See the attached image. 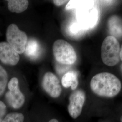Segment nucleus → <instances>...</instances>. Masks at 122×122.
Instances as JSON below:
<instances>
[{
    "label": "nucleus",
    "instance_id": "f257e3e1",
    "mask_svg": "<svg viewBox=\"0 0 122 122\" xmlns=\"http://www.w3.org/2000/svg\"><path fill=\"white\" fill-rule=\"evenodd\" d=\"M90 87L92 92L98 96L112 98L120 92L122 85L119 79L113 74L102 72L93 77Z\"/></svg>",
    "mask_w": 122,
    "mask_h": 122
},
{
    "label": "nucleus",
    "instance_id": "f03ea898",
    "mask_svg": "<svg viewBox=\"0 0 122 122\" xmlns=\"http://www.w3.org/2000/svg\"><path fill=\"white\" fill-rule=\"evenodd\" d=\"M120 46L118 40L112 36L105 38L101 47V57L106 65L113 66L120 60Z\"/></svg>",
    "mask_w": 122,
    "mask_h": 122
},
{
    "label": "nucleus",
    "instance_id": "7ed1b4c3",
    "mask_svg": "<svg viewBox=\"0 0 122 122\" xmlns=\"http://www.w3.org/2000/svg\"><path fill=\"white\" fill-rule=\"evenodd\" d=\"M53 54L56 60L65 65H72L76 62L77 56L72 46L63 39H57L52 46Z\"/></svg>",
    "mask_w": 122,
    "mask_h": 122
},
{
    "label": "nucleus",
    "instance_id": "20e7f679",
    "mask_svg": "<svg viewBox=\"0 0 122 122\" xmlns=\"http://www.w3.org/2000/svg\"><path fill=\"white\" fill-rule=\"evenodd\" d=\"M7 43L18 54L25 52L28 42V37L25 33L19 30L17 25L11 24L7 27L6 32Z\"/></svg>",
    "mask_w": 122,
    "mask_h": 122
},
{
    "label": "nucleus",
    "instance_id": "39448f33",
    "mask_svg": "<svg viewBox=\"0 0 122 122\" xmlns=\"http://www.w3.org/2000/svg\"><path fill=\"white\" fill-rule=\"evenodd\" d=\"M9 92L5 99L10 106L15 109L21 108L25 101V97L19 88V80L16 77L11 79L7 84Z\"/></svg>",
    "mask_w": 122,
    "mask_h": 122
},
{
    "label": "nucleus",
    "instance_id": "423d86ee",
    "mask_svg": "<svg viewBox=\"0 0 122 122\" xmlns=\"http://www.w3.org/2000/svg\"><path fill=\"white\" fill-rule=\"evenodd\" d=\"M42 87L48 95L57 98L61 95L62 89L59 79L55 74L47 72L44 75L42 80Z\"/></svg>",
    "mask_w": 122,
    "mask_h": 122
},
{
    "label": "nucleus",
    "instance_id": "0eeeda50",
    "mask_svg": "<svg viewBox=\"0 0 122 122\" xmlns=\"http://www.w3.org/2000/svg\"><path fill=\"white\" fill-rule=\"evenodd\" d=\"M85 93L81 90H77L71 94L69 97L68 110L70 116L74 119L81 114L85 101Z\"/></svg>",
    "mask_w": 122,
    "mask_h": 122
},
{
    "label": "nucleus",
    "instance_id": "6e6552de",
    "mask_svg": "<svg viewBox=\"0 0 122 122\" xmlns=\"http://www.w3.org/2000/svg\"><path fill=\"white\" fill-rule=\"evenodd\" d=\"M20 60L17 52L7 42L0 43V61L7 65L15 66Z\"/></svg>",
    "mask_w": 122,
    "mask_h": 122
},
{
    "label": "nucleus",
    "instance_id": "1a4fd4ad",
    "mask_svg": "<svg viewBox=\"0 0 122 122\" xmlns=\"http://www.w3.org/2000/svg\"><path fill=\"white\" fill-rule=\"evenodd\" d=\"M108 27L110 36L116 39L122 37V19L117 15L109 18L108 21Z\"/></svg>",
    "mask_w": 122,
    "mask_h": 122
},
{
    "label": "nucleus",
    "instance_id": "9d476101",
    "mask_svg": "<svg viewBox=\"0 0 122 122\" xmlns=\"http://www.w3.org/2000/svg\"><path fill=\"white\" fill-rule=\"evenodd\" d=\"M7 1L9 11L13 13H22L29 5V1L27 0H9Z\"/></svg>",
    "mask_w": 122,
    "mask_h": 122
},
{
    "label": "nucleus",
    "instance_id": "9b49d317",
    "mask_svg": "<svg viewBox=\"0 0 122 122\" xmlns=\"http://www.w3.org/2000/svg\"><path fill=\"white\" fill-rule=\"evenodd\" d=\"M40 50V45L38 42L32 39L27 42L24 53L27 57L34 59L39 55Z\"/></svg>",
    "mask_w": 122,
    "mask_h": 122
},
{
    "label": "nucleus",
    "instance_id": "f8f14e48",
    "mask_svg": "<svg viewBox=\"0 0 122 122\" xmlns=\"http://www.w3.org/2000/svg\"><path fill=\"white\" fill-rule=\"evenodd\" d=\"M61 84L65 88L71 87L72 90H75L78 85L77 75L72 72H68L66 73L61 79Z\"/></svg>",
    "mask_w": 122,
    "mask_h": 122
},
{
    "label": "nucleus",
    "instance_id": "ddd939ff",
    "mask_svg": "<svg viewBox=\"0 0 122 122\" xmlns=\"http://www.w3.org/2000/svg\"><path fill=\"white\" fill-rule=\"evenodd\" d=\"M8 76L6 70L0 65V96L5 92L8 84Z\"/></svg>",
    "mask_w": 122,
    "mask_h": 122
},
{
    "label": "nucleus",
    "instance_id": "4468645a",
    "mask_svg": "<svg viewBox=\"0 0 122 122\" xmlns=\"http://www.w3.org/2000/svg\"><path fill=\"white\" fill-rule=\"evenodd\" d=\"M24 116L20 113L15 112L7 114L2 122H24Z\"/></svg>",
    "mask_w": 122,
    "mask_h": 122
},
{
    "label": "nucleus",
    "instance_id": "2eb2a0df",
    "mask_svg": "<svg viewBox=\"0 0 122 122\" xmlns=\"http://www.w3.org/2000/svg\"><path fill=\"white\" fill-rule=\"evenodd\" d=\"M6 112V107L4 103L0 100V122H2Z\"/></svg>",
    "mask_w": 122,
    "mask_h": 122
},
{
    "label": "nucleus",
    "instance_id": "dca6fc26",
    "mask_svg": "<svg viewBox=\"0 0 122 122\" xmlns=\"http://www.w3.org/2000/svg\"><path fill=\"white\" fill-rule=\"evenodd\" d=\"M81 2V1L76 0H71L69 1L67 5L66 6V8L67 9L75 8L78 6L79 5Z\"/></svg>",
    "mask_w": 122,
    "mask_h": 122
},
{
    "label": "nucleus",
    "instance_id": "f3484780",
    "mask_svg": "<svg viewBox=\"0 0 122 122\" xmlns=\"http://www.w3.org/2000/svg\"><path fill=\"white\" fill-rule=\"evenodd\" d=\"M53 3L55 5L57 6H60L63 5L65 4L67 2H68V0H53Z\"/></svg>",
    "mask_w": 122,
    "mask_h": 122
},
{
    "label": "nucleus",
    "instance_id": "a211bd4d",
    "mask_svg": "<svg viewBox=\"0 0 122 122\" xmlns=\"http://www.w3.org/2000/svg\"><path fill=\"white\" fill-rule=\"evenodd\" d=\"M120 59L122 61V45L120 48Z\"/></svg>",
    "mask_w": 122,
    "mask_h": 122
},
{
    "label": "nucleus",
    "instance_id": "6ab92c4d",
    "mask_svg": "<svg viewBox=\"0 0 122 122\" xmlns=\"http://www.w3.org/2000/svg\"><path fill=\"white\" fill-rule=\"evenodd\" d=\"M48 122H58V121L56 119H55V118H53V119H51Z\"/></svg>",
    "mask_w": 122,
    "mask_h": 122
},
{
    "label": "nucleus",
    "instance_id": "aec40b11",
    "mask_svg": "<svg viewBox=\"0 0 122 122\" xmlns=\"http://www.w3.org/2000/svg\"><path fill=\"white\" fill-rule=\"evenodd\" d=\"M120 120H121V122H122V115L121 117V118H120Z\"/></svg>",
    "mask_w": 122,
    "mask_h": 122
},
{
    "label": "nucleus",
    "instance_id": "412c9836",
    "mask_svg": "<svg viewBox=\"0 0 122 122\" xmlns=\"http://www.w3.org/2000/svg\"></svg>",
    "mask_w": 122,
    "mask_h": 122
}]
</instances>
